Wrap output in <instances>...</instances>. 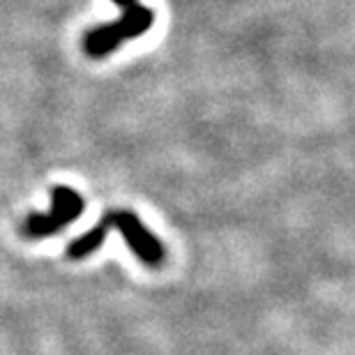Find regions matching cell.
<instances>
[{
  "instance_id": "277c9868",
  "label": "cell",
  "mask_w": 355,
  "mask_h": 355,
  "mask_svg": "<svg viewBox=\"0 0 355 355\" xmlns=\"http://www.w3.org/2000/svg\"><path fill=\"white\" fill-rule=\"evenodd\" d=\"M111 229H113V226H111V217H109V212H106V215L99 219V222L92 226L90 231H86L83 236L72 240V245L67 247V257L72 259V261H81V259L90 257L92 252H97L99 247L104 245V238L109 236Z\"/></svg>"
},
{
  "instance_id": "7a4b0ae2",
  "label": "cell",
  "mask_w": 355,
  "mask_h": 355,
  "mask_svg": "<svg viewBox=\"0 0 355 355\" xmlns=\"http://www.w3.org/2000/svg\"><path fill=\"white\" fill-rule=\"evenodd\" d=\"M81 212H83V198L79 191L67 187V184H55L51 189V210L28 215L21 231L31 240L49 238L65 229L69 222H76L81 217Z\"/></svg>"
},
{
  "instance_id": "3957f363",
  "label": "cell",
  "mask_w": 355,
  "mask_h": 355,
  "mask_svg": "<svg viewBox=\"0 0 355 355\" xmlns=\"http://www.w3.org/2000/svg\"><path fill=\"white\" fill-rule=\"evenodd\" d=\"M109 217H111L113 229H118L123 233L125 243L132 250L134 257L153 268L162 263V259H164V247H162L159 240L146 229V224L141 222L132 210H123V208L109 210Z\"/></svg>"
},
{
  "instance_id": "6da1fadb",
  "label": "cell",
  "mask_w": 355,
  "mask_h": 355,
  "mask_svg": "<svg viewBox=\"0 0 355 355\" xmlns=\"http://www.w3.org/2000/svg\"><path fill=\"white\" fill-rule=\"evenodd\" d=\"M113 3L123 10L120 19H116L113 24L95 28L83 37V49L92 58H102V55L113 53L125 40L139 37L146 31H150L153 26V10H148L139 0H113Z\"/></svg>"
}]
</instances>
